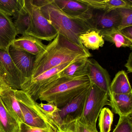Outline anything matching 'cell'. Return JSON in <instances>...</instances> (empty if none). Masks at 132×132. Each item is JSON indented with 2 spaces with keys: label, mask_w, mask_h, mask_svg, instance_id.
I'll list each match as a JSON object with an SVG mask.
<instances>
[{
  "label": "cell",
  "mask_w": 132,
  "mask_h": 132,
  "mask_svg": "<svg viewBox=\"0 0 132 132\" xmlns=\"http://www.w3.org/2000/svg\"><path fill=\"white\" fill-rule=\"evenodd\" d=\"M112 132H132V114L119 117Z\"/></svg>",
  "instance_id": "29"
},
{
  "label": "cell",
  "mask_w": 132,
  "mask_h": 132,
  "mask_svg": "<svg viewBox=\"0 0 132 132\" xmlns=\"http://www.w3.org/2000/svg\"><path fill=\"white\" fill-rule=\"evenodd\" d=\"M8 53L14 64L23 75L25 81L30 79L32 76L36 56L13 44L9 47Z\"/></svg>",
  "instance_id": "10"
},
{
  "label": "cell",
  "mask_w": 132,
  "mask_h": 132,
  "mask_svg": "<svg viewBox=\"0 0 132 132\" xmlns=\"http://www.w3.org/2000/svg\"><path fill=\"white\" fill-rule=\"evenodd\" d=\"M87 75L91 84L106 93L109 96L110 94L111 79L109 72L94 59H88Z\"/></svg>",
  "instance_id": "11"
},
{
  "label": "cell",
  "mask_w": 132,
  "mask_h": 132,
  "mask_svg": "<svg viewBox=\"0 0 132 132\" xmlns=\"http://www.w3.org/2000/svg\"><path fill=\"white\" fill-rule=\"evenodd\" d=\"M24 6V0H0V11L16 18Z\"/></svg>",
  "instance_id": "24"
},
{
  "label": "cell",
  "mask_w": 132,
  "mask_h": 132,
  "mask_svg": "<svg viewBox=\"0 0 132 132\" xmlns=\"http://www.w3.org/2000/svg\"><path fill=\"white\" fill-rule=\"evenodd\" d=\"M19 124L6 110L0 98V132H17Z\"/></svg>",
  "instance_id": "23"
},
{
  "label": "cell",
  "mask_w": 132,
  "mask_h": 132,
  "mask_svg": "<svg viewBox=\"0 0 132 132\" xmlns=\"http://www.w3.org/2000/svg\"><path fill=\"white\" fill-rule=\"evenodd\" d=\"M38 105L46 113L49 115H52L59 110V108L52 102H47V103L42 102Z\"/></svg>",
  "instance_id": "32"
},
{
  "label": "cell",
  "mask_w": 132,
  "mask_h": 132,
  "mask_svg": "<svg viewBox=\"0 0 132 132\" xmlns=\"http://www.w3.org/2000/svg\"><path fill=\"white\" fill-rule=\"evenodd\" d=\"M0 76L10 88L21 90L25 80L11 59L8 51L0 49Z\"/></svg>",
  "instance_id": "9"
},
{
  "label": "cell",
  "mask_w": 132,
  "mask_h": 132,
  "mask_svg": "<svg viewBox=\"0 0 132 132\" xmlns=\"http://www.w3.org/2000/svg\"><path fill=\"white\" fill-rule=\"evenodd\" d=\"M40 8L44 16L58 33L86 52H89L79 39L82 34L93 28L89 21L72 17L65 14L57 6L54 0H32Z\"/></svg>",
  "instance_id": "2"
},
{
  "label": "cell",
  "mask_w": 132,
  "mask_h": 132,
  "mask_svg": "<svg viewBox=\"0 0 132 132\" xmlns=\"http://www.w3.org/2000/svg\"><path fill=\"white\" fill-rule=\"evenodd\" d=\"M12 44L36 57L42 53L47 46L41 40L27 35L16 38Z\"/></svg>",
  "instance_id": "18"
},
{
  "label": "cell",
  "mask_w": 132,
  "mask_h": 132,
  "mask_svg": "<svg viewBox=\"0 0 132 132\" xmlns=\"http://www.w3.org/2000/svg\"><path fill=\"white\" fill-rule=\"evenodd\" d=\"M74 61L62 64L48 70L35 78L28 79L23 84L21 90L27 93L36 102L40 90L48 83L58 78L59 73Z\"/></svg>",
  "instance_id": "8"
},
{
  "label": "cell",
  "mask_w": 132,
  "mask_h": 132,
  "mask_svg": "<svg viewBox=\"0 0 132 132\" xmlns=\"http://www.w3.org/2000/svg\"><path fill=\"white\" fill-rule=\"evenodd\" d=\"M99 31L104 40L113 43L117 47H129L132 50V40L124 36L117 28Z\"/></svg>",
  "instance_id": "19"
},
{
  "label": "cell",
  "mask_w": 132,
  "mask_h": 132,
  "mask_svg": "<svg viewBox=\"0 0 132 132\" xmlns=\"http://www.w3.org/2000/svg\"><path fill=\"white\" fill-rule=\"evenodd\" d=\"M0 98L5 109L17 122H24L21 109L16 97V89L8 88L1 94Z\"/></svg>",
  "instance_id": "15"
},
{
  "label": "cell",
  "mask_w": 132,
  "mask_h": 132,
  "mask_svg": "<svg viewBox=\"0 0 132 132\" xmlns=\"http://www.w3.org/2000/svg\"><path fill=\"white\" fill-rule=\"evenodd\" d=\"M120 18V22L117 28L120 31L132 26V9L120 8L116 9Z\"/></svg>",
  "instance_id": "28"
},
{
  "label": "cell",
  "mask_w": 132,
  "mask_h": 132,
  "mask_svg": "<svg viewBox=\"0 0 132 132\" xmlns=\"http://www.w3.org/2000/svg\"><path fill=\"white\" fill-rule=\"evenodd\" d=\"M89 22L94 30H103L118 27L120 18L116 10L109 12L101 11L93 13Z\"/></svg>",
  "instance_id": "13"
},
{
  "label": "cell",
  "mask_w": 132,
  "mask_h": 132,
  "mask_svg": "<svg viewBox=\"0 0 132 132\" xmlns=\"http://www.w3.org/2000/svg\"><path fill=\"white\" fill-rule=\"evenodd\" d=\"M30 15L24 6L14 23L17 35H26L27 31L30 28Z\"/></svg>",
  "instance_id": "25"
},
{
  "label": "cell",
  "mask_w": 132,
  "mask_h": 132,
  "mask_svg": "<svg viewBox=\"0 0 132 132\" xmlns=\"http://www.w3.org/2000/svg\"><path fill=\"white\" fill-rule=\"evenodd\" d=\"M76 123L78 132H98L96 127L84 123L79 119L76 120Z\"/></svg>",
  "instance_id": "31"
},
{
  "label": "cell",
  "mask_w": 132,
  "mask_h": 132,
  "mask_svg": "<svg viewBox=\"0 0 132 132\" xmlns=\"http://www.w3.org/2000/svg\"><path fill=\"white\" fill-rule=\"evenodd\" d=\"M16 97L21 109L24 123L36 128H51L47 114L29 95L22 90H16Z\"/></svg>",
  "instance_id": "4"
},
{
  "label": "cell",
  "mask_w": 132,
  "mask_h": 132,
  "mask_svg": "<svg viewBox=\"0 0 132 132\" xmlns=\"http://www.w3.org/2000/svg\"><path fill=\"white\" fill-rule=\"evenodd\" d=\"M125 67L127 69V71L128 73H131L132 72V53L130 52L129 55L128 60L126 63L124 65Z\"/></svg>",
  "instance_id": "34"
},
{
  "label": "cell",
  "mask_w": 132,
  "mask_h": 132,
  "mask_svg": "<svg viewBox=\"0 0 132 132\" xmlns=\"http://www.w3.org/2000/svg\"><path fill=\"white\" fill-rule=\"evenodd\" d=\"M17 35L11 18L0 11V49L8 51Z\"/></svg>",
  "instance_id": "14"
},
{
  "label": "cell",
  "mask_w": 132,
  "mask_h": 132,
  "mask_svg": "<svg viewBox=\"0 0 132 132\" xmlns=\"http://www.w3.org/2000/svg\"><path fill=\"white\" fill-rule=\"evenodd\" d=\"M110 106L109 99L106 93L91 84L87 95L81 117L82 122L96 127L100 113L103 107Z\"/></svg>",
  "instance_id": "6"
},
{
  "label": "cell",
  "mask_w": 132,
  "mask_h": 132,
  "mask_svg": "<svg viewBox=\"0 0 132 132\" xmlns=\"http://www.w3.org/2000/svg\"><path fill=\"white\" fill-rule=\"evenodd\" d=\"M48 116L50 120V127L54 132H78L76 120L67 123H59L51 119L49 116Z\"/></svg>",
  "instance_id": "27"
},
{
  "label": "cell",
  "mask_w": 132,
  "mask_h": 132,
  "mask_svg": "<svg viewBox=\"0 0 132 132\" xmlns=\"http://www.w3.org/2000/svg\"><path fill=\"white\" fill-rule=\"evenodd\" d=\"M91 85L87 75L77 77H60L40 90L37 100L52 102L60 109L88 88Z\"/></svg>",
  "instance_id": "3"
},
{
  "label": "cell",
  "mask_w": 132,
  "mask_h": 132,
  "mask_svg": "<svg viewBox=\"0 0 132 132\" xmlns=\"http://www.w3.org/2000/svg\"><path fill=\"white\" fill-rule=\"evenodd\" d=\"M57 6L72 17L89 21L93 15V9L79 0H54Z\"/></svg>",
  "instance_id": "12"
},
{
  "label": "cell",
  "mask_w": 132,
  "mask_h": 132,
  "mask_svg": "<svg viewBox=\"0 0 132 132\" xmlns=\"http://www.w3.org/2000/svg\"><path fill=\"white\" fill-rule=\"evenodd\" d=\"M24 6L30 15L31 23L26 35L40 40L52 41L57 31L44 16L40 8L33 4L32 0H24Z\"/></svg>",
  "instance_id": "5"
},
{
  "label": "cell",
  "mask_w": 132,
  "mask_h": 132,
  "mask_svg": "<svg viewBox=\"0 0 132 132\" xmlns=\"http://www.w3.org/2000/svg\"><path fill=\"white\" fill-rule=\"evenodd\" d=\"M109 99L112 111L119 117L132 114V94L111 93Z\"/></svg>",
  "instance_id": "16"
},
{
  "label": "cell",
  "mask_w": 132,
  "mask_h": 132,
  "mask_svg": "<svg viewBox=\"0 0 132 132\" xmlns=\"http://www.w3.org/2000/svg\"><path fill=\"white\" fill-rule=\"evenodd\" d=\"M88 59H81L75 61L59 73V78H74L87 75V64Z\"/></svg>",
  "instance_id": "22"
},
{
  "label": "cell",
  "mask_w": 132,
  "mask_h": 132,
  "mask_svg": "<svg viewBox=\"0 0 132 132\" xmlns=\"http://www.w3.org/2000/svg\"><path fill=\"white\" fill-rule=\"evenodd\" d=\"M110 94H132L130 82L125 71H120L116 74L110 83Z\"/></svg>",
  "instance_id": "20"
},
{
  "label": "cell",
  "mask_w": 132,
  "mask_h": 132,
  "mask_svg": "<svg viewBox=\"0 0 132 132\" xmlns=\"http://www.w3.org/2000/svg\"><path fill=\"white\" fill-rule=\"evenodd\" d=\"M89 87L49 117L59 123H67L80 119Z\"/></svg>",
  "instance_id": "7"
},
{
  "label": "cell",
  "mask_w": 132,
  "mask_h": 132,
  "mask_svg": "<svg viewBox=\"0 0 132 132\" xmlns=\"http://www.w3.org/2000/svg\"><path fill=\"white\" fill-rule=\"evenodd\" d=\"M10 88L0 76V95L3 91Z\"/></svg>",
  "instance_id": "35"
},
{
  "label": "cell",
  "mask_w": 132,
  "mask_h": 132,
  "mask_svg": "<svg viewBox=\"0 0 132 132\" xmlns=\"http://www.w3.org/2000/svg\"><path fill=\"white\" fill-rule=\"evenodd\" d=\"M98 127L100 132H110L113 120V112L109 108H103L99 116Z\"/></svg>",
  "instance_id": "26"
},
{
  "label": "cell",
  "mask_w": 132,
  "mask_h": 132,
  "mask_svg": "<svg viewBox=\"0 0 132 132\" xmlns=\"http://www.w3.org/2000/svg\"><path fill=\"white\" fill-rule=\"evenodd\" d=\"M120 31L124 36L132 40V26L122 29Z\"/></svg>",
  "instance_id": "33"
},
{
  "label": "cell",
  "mask_w": 132,
  "mask_h": 132,
  "mask_svg": "<svg viewBox=\"0 0 132 132\" xmlns=\"http://www.w3.org/2000/svg\"><path fill=\"white\" fill-rule=\"evenodd\" d=\"M92 9L109 12L120 8L132 9V1L130 0H79Z\"/></svg>",
  "instance_id": "17"
},
{
  "label": "cell",
  "mask_w": 132,
  "mask_h": 132,
  "mask_svg": "<svg viewBox=\"0 0 132 132\" xmlns=\"http://www.w3.org/2000/svg\"><path fill=\"white\" fill-rule=\"evenodd\" d=\"M81 43L86 49L98 50L104 45L105 40L99 31L91 30L79 36Z\"/></svg>",
  "instance_id": "21"
},
{
  "label": "cell",
  "mask_w": 132,
  "mask_h": 132,
  "mask_svg": "<svg viewBox=\"0 0 132 132\" xmlns=\"http://www.w3.org/2000/svg\"><path fill=\"white\" fill-rule=\"evenodd\" d=\"M91 56L89 52L85 51L58 33L45 50L36 56L30 78L64 63Z\"/></svg>",
  "instance_id": "1"
},
{
  "label": "cell",
  "mask_w": 132,
  "mask_h": 132,
  "mask_svg": "<svg viewBox=\"0 0 132 132\" xmlns=\"http://www.w3.org/2000/svg\"><path fill=\"white\" fill-rule=\"evenodd\" d=\"M17 132H54L51 128L40 129L27 125L23 122L20 123Z\"/></svg>",
  "instance_id": "30"
}]
</instances>
